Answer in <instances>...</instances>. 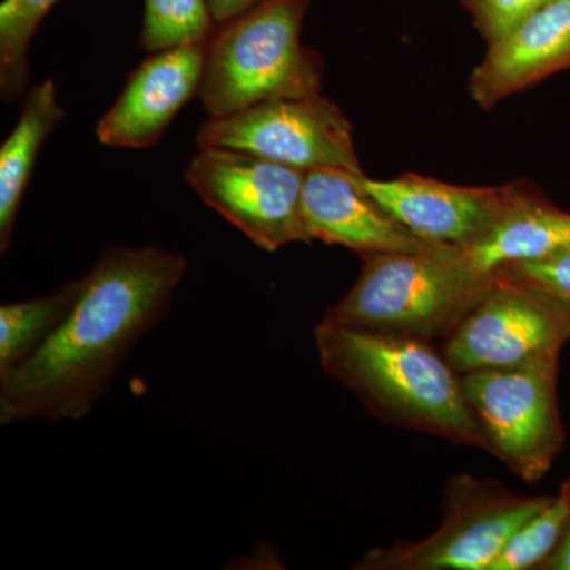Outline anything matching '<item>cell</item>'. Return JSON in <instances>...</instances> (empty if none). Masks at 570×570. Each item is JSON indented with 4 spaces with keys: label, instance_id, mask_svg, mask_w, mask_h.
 <instances>
[{
    "label": "cell",
    "instance_id": "cell-1",
    "mask_svg": "<svg viewBox=\"0 0 570 570\" xmlns=\"http://www.w3.org/2000/svg\"><path fill=\"white\" fill-rule=\"evenodd\" d=\"M187 262L163 247H110L82 276L73 309L24 365L0 377V423L81 420L110 392L170 309Z\"/></svg>",
    "mask_w": 570,
    "mask_h": 570
},
{
    "label": "cell",
    "instance_id": "cell-2",
    "mask_svg": "<svg viewBox=\"0 0 570 570\" xmlns=\"http://www.w3.org/2000/svg\"><path fill=\"white\" fill-rule=\"evenodd\" d=\"M314 341L325 373L385 422L487 450L459 374L426 340L322 321Z\"/></svg>",
    "mask_w": 570,
    "mask_h": 570
},
{
    "label": "cell",
    "instance_id": "cell-3",
    "mask_svg": "<svg viewBox=\"0 0 570 570\" xmlns=\"http://www.w3.org/2000/svg\"><path fill=\"white\" fill-rule=\"evenodd\" d=\"M497 273H479L459 246L366 254L354 287L326 311L324 321L420 340L449 336Z\"/></svg>",
    "mask_w": 570,
    "mask_h": 570
},
{
    "label": "cell",
    "instance_id": "cell-4",
    "mask_svg": "<svg viewBox=\"0 0 570 570\" xmlns=\"http://www.w3.org/2000/svg\"><path fill=\"white\" fill-rule=\"evenodd\" d=\"M313 0H262L217 26L208 40L200 96L209 118L266 100L321 94L324 62L303 47Z\"/></svg>",
    "mask_w": 570,
    "mask_h": 570
},
{
    "label": "cell",
    "instance_id": "cell-5",
    "mask_svg": "<svg viewBox=\"0 0 570 570\" xmlns=\"http://www.w3.org/2000/svg\"><path fill=\"white\" fill-rule=\"evenodd\" d=\"M184 176L209 208L266 253L311 243L303 219L306 170L236 149L200 148Z\"/></svg>",
    "mask_w": 570,
    "mask_h": 570
},
{
    "label": "cell",
    "instance_id": "cell-6",
    "mask_svg": "<svg viewBox=\"0 0 570 570\" xmlns=\"http://www.w3.org/2000/svg\"><path fill=\"white\" fill-rule=\"evenodd\" d=\"M198 148L254 154L299 170H343L362 175L352 124L321 94L273 99L209 118L197 132Z\"/></svg>",
    "mask_w": 570,
    "mask_h": 570
},
{
    "label": "cell",
    "instance_id": "cell-7",
    "mask_svg": "<svg viewBox=\"0 0 570 570\" xmlns=\"http://www.w3.org/2000/svg\"><path fill=\"white\" fill-rule=\"evenodd\" d=\"M460 379L487 452L527 482L542 478L561 439L554 355L519 366L469 371Z\"/></svg>",
    "mask_w": 570,
    "mask_h": 570
},
{
    "label": "cell",
    "instance_id": "cell-8",
    "mask_svg": "<svg viewBox=\"0 0 570 570\" xmlns=\"http://www.w3.org/2000/svg\"><path fill=\"white\" fill-rule=\"evenodd\" d=\"M550 499L520 498L464 474L450 480L445 517L430 538L367 554L366 568L490 570L517 531Z\"/></svg>",
    "mask_w": 570,
    "mask_h": 570
},
{
    "label": "cell",
    "instance_id": "cell-9",
    "mask_svg": "<svg viewBox=\"0 0 570 570\" xmlns=\"http://www.w3.org/2000/svg\"><path fill=\"white\" fill-rule=\"evenodd\" d=\"M564 303L512 269L501 268L487 294L448 336L445 360L464 374L554 355L566 335Z\"/></svg>",
    "mask_w": 570,
    "mask_h": 570
},
{
    "label": "cell",
    "instance_id": "cell-10",
    "mask_svg": "<svg viewBox=\"0 0 570 570\" xmlns=\"http://www.w3.org/2000/svg\"><path fill=\"white\" fill-rule=\"evenodd\" d=\"M356 183L407 230L434 245L471 246L489 234L530 187H460L406 175L390 181L355 175Z\"/></svg>",
    "mask_w": 570,
    "mask_h": 570
},
{
    "label": "cell",
    "instance_id": "cell-11",
    "mask_svg": "<svg viewBox=\"0 0 570 570\" xmlns=\"http://www.w3.org/2000/svg\"><path fill=\"white\" fill-rule=\"evenodd\" d=\"M206 51L208 41L151 52L97 124L99 141L111 148L156 146L184 105L200 92Z\"/></svg>",
    "mask_w": 570,
    "mask_h": 570
},
{
    "label": "cell",
    "instance_id": "cell-12",
    "mask_svg": "<svg viewBox=\"0 0 570 570\" xmlns=\"http://www.w3.org/2000/svg\"><path fill=\"white\" fill-rule=\"evenodd\" d=\"M489 45L469 81L472 99L487 110L570 70V0H546Z\"/></svg>",
    "mask_w": 570,
    "mask_h": 570
},
{
    "label": "cell",
    "instance_id": "cell-13",
    "mask_svg": "<svg viewBox=\"0 0 570 570\" xmlns=\"http://www.w3.org/2000/svg\"><path fill=\"white\" fill-rule=\"evenodd\" d=\"M303 219L311 243L343 246L362 255L417 253L438 246L397 223L358 186L354 174L343 170L306 171Z\"/></svg>",
    "mask_w": 570,
    "mask_h": 570
},
{
    "label": "cell",
    "instance_id": "cell-14",
    "mask_svg": "<svg viewBox=\"0 0 570 570\" xmlns=\"http://www.w3.org/2000/svg\"><path fill=\"white\" fill-rule=\"evenodd\" d=\"M570 247V214L528 189L493 228L463 247L469 264L482 275L504 266L539 261Z\"/></svg>",
    "mask_w": 570,
    "mask_h": 570
},
{
    "label": "cell",
    "instance_id": "cell-15",
    "mask_svg": "<svg viewBox=\"0 0 570 570\" xmlns=\"http://www.w3.org/2000/svg\"><path fill=\"white\" fill-rule=\"evenodd\" d=\"M63 118L55 81L47 80L26 97L20 119L0 148V250L10 249L26 187L41 145Z\"/></svg>",
    "mask_w": 570,
    "mask_h": 570
},
{
    "label": "cell",
    "instance_id": "cell-16",
    "mask_svg": "<svg viewBox=\"0 0 570 570\" xmlns=\"http://www.w3.org/2000/svg\"><path fill=\"white\" fill-rule=\"evenodd\" d=\"M82 277L58 291L0 306V377L24 365L69 317Z\"/></svg>",
    "mask_w": 570,
    "mask_h": 570
},
{
    "label": "cell",
    "instance_id": "cell-17",
    "mask_svg": "<svg viewBox=\"0 0 570 570\" xmlns=\"http://www.w3.org/2000/svg\"><path fill=\"white\" fill-rule=\"evenodd\" d=\"M58 0H3L0 6V94L14 102L26 92L29 48Z\"/></svg>",
    "mask_w": 570,
    "mask_h": 570
},
{
    "label": "cell",
    "instance_id": "cell-18",
    "mask_svg": "<svg viewBox=\"0 0 570 570\" xmlns=\"http://www.w3.org/2000/svg\"><path fill=\"white\" fill-rule=\"evenodd\" d=\"M216 28L206 0H145L141 47L154 52L208 41Z\"/></svg>",
    "mask_w": 570,
    "mask_h": 570
},
{
    "label": "cell",
    "instance_id": "cell-19",
    "mask_svg": "<svg viewBox=\"0 0 570 570\" xmlns=\"http://www.w3.org/2000/svg\"><path fill=\"white\" fill-rule=\"evenodd\" d=\"M569 520L570 485L513 534L490 570H524L546 562L560 543Z\"/></svg>",
    "mask_w": 570,
    "mask_h": 570
},
{
    "label": "cell",
    "instance_id": "cell-20",
    "mask_svg": "<svg viewBox=\"0 0 570 570\" xmlns=\"http://www.w3.org/2000/svg\"><path fill=\"white\" fill-rule=\"evenodd\" d=\"M475 28L491 43L546 0H460Z\"/></svg>",
    "mask_w": 570,
    "mask_h": 570
},
{
    "label": "cell",
    "instance_id": "cell-21",
    "mask_svg": "<svg viewBox=\"0 0 570 570\" xmlns=\"http://www.w3.org/2000/svg\"><path fill=\"white\" fill-rule=\"evenodd\" d=\"M504 268L512 269L550 295L570 303V247L539 261L521 262Z\"/></svg>",
    "mask_w": 570,
    "mask_h": 570
},
{
    "label": "cell",
    "instance_id": "cell-22",
    "mask_svg": "<svg viewBox=\"0 0 570 570\" xmlns=\"http://www.w3.org/2000/svg\"><path fill=\"white\" fill-rule=\"evenodd\" d=\"M258 2L262 0H206V6H208L214 22L220 26L234 20L238 14L245 13Z\"/></svg>",
    "mask_w": 570,
    "mask_h": 570
},
{
    "label": "cell",
    "instance_id": "cell-23",
    "mask_svg": "<svg viewBox=\"0 0 570 570\" xmlns=\"http://www.w3.org/2000/svg\"><path fill=\"white\" fill-rule=\"evenodd\" d=\"M546 569L570 570V520L557 549L546 560Z\"/></svg>",
    "mask_w": 570,
    "mask_h": 570
}]
</instances>
